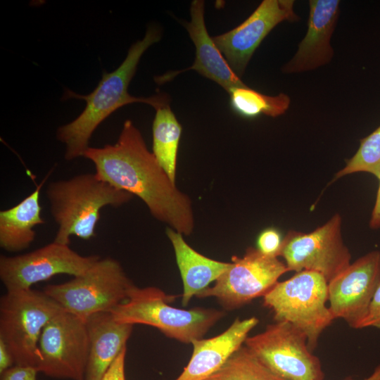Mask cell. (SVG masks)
I'll return each mask as SVG.
<instances>
[{
	"mask_svg": "<svg viewBox=\"0 0 380 380\" xmlns=\"http://www.w3.org/2000/svg\"><path fill=\"white\" fill-rule=\"evenodd\" d=\"M45 177L35 189L17 205L0 211V247L15 253L29 248L34 241V228L44 224L39 196Z\"/></svg>",
	"mask_w": 380,
	"mask_h": 380,
	"instance_id": "obj_20",
	"label": "cell"
},
{
	"mask_svg": "<svg viewBox=\"0 0 380 380\" xmlns=\"http://www.w3.org/2000/svg\"><path fill=\"white\" fill-rule=\"evenodd\" d=\"M182 130V125L169 103L156 109L152 125V153L159 165L175 183Z\"/></svg>",
	"mask_w": 380,
	"mask_h": 380,
	"instance_id": "obj_21",
	"label": "cell"
},
{
	"mask_svg": "<svg viewBox=\"0 0 380 380\" xmlns=\"http://www.w3.org/2000/svg\"><path fill=\"white\" fill-rule=\"evenodd\" d=\"M360 147L335 179L358 172H365L380 179V125L369 135L360 139Z\"/></svg>",
	"mask_w": 380,
	"mask_h": 380,
	"instance_id": "obj_24",
	"label": "cell"
},
{
	"mask_svg": "<svg viewBox=\"0 0 380 380\" xmlns=\"http://www.w3.org/2000/svg\"><path fill=\"white\" fill-rule=\"evenodd\" d=\"M204 1L194 0L190 6L191 20L184 22L196 51L194 63L184 70L170 71L159 77V83L170 81L184 71L195 70L218 84L228 94L234 89L246 86L234 72L207 30L204 19Z\"/></svg>",
	"mask_w": 380,
	"mask_h": 380,
	"instance_id": "obj_16",
	"label": "cell"
},
{
	"mask_svg": "<svg viewBox=\"0 0 380 380\" xmlns=\"http://www.w3.org/2000/svg\"><path fill=\"white\" fill-rule=\"evenodd\" d=\"M127 347L122 350L101 380H126L125 373Z\"/></svg>",
	"mask_w": 380,
	"mask_h": 380,
	"instance_id": "obj_28",
	"label": "cell"
},
{
	"mask_svg": "<svg viewBox=\"0 0 380 380\" xmlns=\"http://www.w3.org/2000/svg\"><path fill=\"white\" fill-rule=\"evenodd\" d=\"M372 229L380 228V190H378L375 204L369 221Z\"/></svg>",
	"mask_w": 380,
	"mask_h": 380,
	"instance_id": "obj_30",
	"label": "cell"
},
{
	"mask_svg": "<svg viewBox=\"0 0 380 380\" xmlns=\"http://www.w3.org/2000/svg\"><path fill=\"white\" fill-rule=\"evenodd\" d=\"M255 317L236 318L224 331L210 338L194 340L191 357L175 380H204L220 369L244 343L258 324Z\"/></svg>",
	"mask_w": 380,
	"mask_h": 380,
	"instance_id": "obj_17",
	"label": "cell"
},
{
	"mask_svg": "<svg viewBox=\"0 0 380 380\" xmlns=\"http://www.w3.org/2000/svg\"><path fill=\"white\" fill-rule=\"evenodd\" d=\"M341 229V218L336 214L310 233L290 231L282 241L279 256L284 258L289 271L316 272L329 282L350 264Z\"/></svg>",
	"mask_w": 380,
	"mask_h": 380,
	"instance_id": "obj_11",
	"label": "cell"
},
{
	"mask_svg": "<svg viewBox=\"0 0 380 380\" xmlns=\"http://www.w3.org/2000/svg\"><path fill=\"white\" fill-rule=\"evenodd\" d=\"M83 157L94 165L99 178L139 197L153 217L183 235L191 234L194 217L189 197L161 167L132 121H125L115 144L89 146Z\"/></svg>",
	"mask_w": 380,
	"mask_h": 380,
	"instance_id": "obj_1",
	"label": "cell"
},
{
	"mask_svg": "<svg viewBox=\"0 0 380 380\" xmlns=\"http://www.w3.org/2000/svg\"><path fill=\"white\" fill-rule=\"evenodd\" d=\"M160 38V27L149 26L144 37L131 46L126 58L115 70L110 72L103 71L101 81L92 92L81 95L65 89L63 99H77L86 102L84 109L74 120L59 127L56 131L57 139L65 146L64 158L66 160L83 157L96 129L118 108L132 103H144L157 109L169 103L165 94L137 97L128 92L129 84L141 57Z\"/></svg>",
	"mask_w": 380,
	"mask_h": 380,
	"instance_id": "obj_2",
	"label": "cell"
},
{
	"mask_svg": "<svg viewBox=\"0 0 380 380\" xmlns=\"http://www.w3.org/2000/svg\"><path fill=\"white\" fill-rule=\"evenodd\" d=\"M85 322L89 336L85 380H101L127 347L134 325L116 321L110 312L93 314Z\"/></svg>",
	"mask_w": 380,
	"mask_h": 380,
	"instance_id": "obj_18",
	"label": "cell"
},
{
	"mask_svg": "<svg viewBox=\"0 0 380 380\" xmlns=\"http://www.w3.org/2000/svg\"><path fill=\"white\" fill-rule=\"evenodd\" d=\"M338 0H310L307 32L293 58L281 71L286 74L315 70L334 56L331 38L339 15Z\"/></svg>",
	"mask_w": 380,
	"mask_h": 380,
	"instance_id": "obj_15",
	"label": "cell"
},
{
	"mask_svg": "<svg viewBox=\"0 0 380 380\" xmlns=\"http://www.w3.org/2000/svg\"><path fill=\"white\" fill-rule=\"evenodd\" d=\"M232 110L241 117L251 118L260 115L275 118L289 107L290 98L284 93L268 96L248 86L236 87L229 93Z\"/></svg>",
	"mask_w": 380,
	"mask_h": 380,
	"instance_id": "obj_22",
	"label": "cell"
},
{
	"mask_svg": "<svg viewBox=\"0 0 380 380\" xmlns=\"http://www.w3.org/2000/svg\"><path fill=\"white\" fill-rule=\"evenodd\" d=\"M289 272L285 263L277 257L263 254L249 247L245 254L234 255L229 267L197 298H215L227 310H235L253 300L263 297Z\"/></svg>",
	"mask_w": 380,
	"mask_h": 380,
	"instance_id": "obj_9",
	"label": "cell"
},
{
	"mask_svg": "<svg viewBox=\"0 0 380 380\" xmlns=\"http://www.w3.org/2000/svg\"><path fill=\"white\" fill-rule=\"evenodd\" d=\"M293 0H264L242 23L213 37L229 66L240 77L265 37L283 21L299 20Z\"/></svg>",
	"mask_w": 380,
	"mask_h": 380,
	"instance_id": "obj_14",
	"label": "cell"
},
{
	"mask_svg": "<svg viewBox=\"0 0 380 380\" xmlns=\"http://www.w3.org/2000/svg\"><path fill=\"white\" fill-rule=\"evenodd\" d=\"M15 365L13 357L5 341L0 338V374Z\"/></svg>",
	"mask_w": 380,
	"mask_h": 380,
	"instance_id": "obj_29",
	"label": "cell"
},
{
	"mask_svg": "<svg viewBox=\"0 0 380 380\" xmlns=\"http://www.w3.org/2000/svg\"><path fill=\"white\" fill-rule=\"evenodd\" d=\"M175 296L161 289L134 285L127 299L110 311L121 323L153 327L166 336L181 343H191L203 338L224 312L213 308L181 309L170 305Z\"/></svg>",
	"mask_w": 380,
	"mask_h": 380,
	"instance_id": "obj_4",
	"label": "cell"
},
{
	"mask_svg": "<svg viewBox=\"0 0 380 380\" xmlns=\"http://www.w3.org/2000/svg\"><path fill=\"white\" fill-rule=\"evenodd\" d=\"M344 380H355L351 378H346ZM363 380H380V365H379L373 371V372Z\"/></svg>",
	"mask_w": 380,
	"mask_h": 380,
	"instance_id": "obj_31",
	"label": "cell"
},
{
	"mask_svg": "<svg viewBox=\"0 0 380 380\" xmlns=\"http://www.w3.org/2000/svg\"><path fill=\"white\" fill-rule=\"evenodd\" d=\"M34 367L13 365L1 374L0 380H37Z\"/></svg>",
	"mask_w": 380,
	"mask_h": 380,
	"instance_id": "obj_26",
	"label": "cell"
},
{
	"mask_svg": "<svg viewBox=\"0 0 380 380\" xmlns=\"http://www.w3.org/2000/svg\"><path fill=\"white\" fill-rule=\"evenodd\" d=\"M166 234L175 254L183 283L182 303L186 306L193 296L198 295L215 281L230 266L231 262L213 260L193 249L183 234L167 227Z\"/></svg>",
	"mask_w": 380,
	"mask_h": 380,
	"instance_id": "obj_19",
	"label": "cell"
},
{
	"mask_svg": "<svg viewBox=\"0 0 380 380\" xmlns=\"http://www.w3.org/2000/svg\"><path fill=\"white\" fill-rule=\"evenodd\" d=\"M244 346L272 373L284 380H324L320 360L312 353L307 336L286 322H275Z\"/></svg>",
	"mask_w": 380,
	"mask_h": 380,
	"instance_id": "obj_8",
	"label": "cell"
},
{
	"mask_svg": "<svg viewBox=\"0 0 380 380\" xmlns=\"http://www.w3.org/2000/svg\"><path fill=\"white\" fill-rule=\"evenodd\" d=\"M379 285L380 251H374L350 263L328 282L329 308L334 318L360 329Z\"/></svg>",
	"mask_w": 380,
	"mask_h": 380,
	"instance_id": "obj_13",
	"label": "cell"
},
{
	"mask_svg": "<svg viewBox=\"0 0 380 380\" xmlns=\"http://www.w3.org/2000/svg\"><path fill=\"white\" fill-rule=\"evenodd\" d=\"M379 181H380V179H379ZM378 190H380V184H379V189H378Z\"/></svg>",
	"mask_w": 380,
	"mask_h": 380,
	"instance_id": "obj_32",
	"label": "cell"
},
{
	"mask_svg": "<svg viewBox=\"0 0 380 380\" xmlns=\"http://www.w3.org/2000/svg\"><path fill=\"white\" fill-rule=\"evenodd\" d=\"M88 356L85 320L63 310L42 332L35 368L54 379L85 380Z\"/></svg>",
	"mask_w": 380,
	"mask_h": 380,
	"instance_id": "obj_10",
	"label": "cell"
},
{
	"mask_svg": "<svg viewBox=\"0 0 380 380\" xmlns=\"http://www.w3.org/2000/svg\"><path fill=\"white\" fill-rule=\"evenodd\" d=\"M134 285L121 264L107 257L101 258L84 273L68 281L46 285L43 291L64 310L86 320L93 314L110 312L125 301Z\"/></svg>",
	"mask_w": 380,
	"mask_h": 380,
	"instance_id": "obj_6",
	"label": "cell"
},
{
	"mask_svg": "<svg viewBox=\"0 0 380 380\" xmlns=\"http://www.w3.org/2000/svg\"><path fill=\"white\" fill-rule=\"evenodd\" d=\"M101 257L84 256L68 245L53 241L30 253L0 256V279L6 291L31 289L58 274L73 277L84 273Z\"/></svg>",
	"mask_w": 380,
	"mask_h": 380,
	"instance_id": "obj_12",
	"label": "cell"
},
{
	"mask_svg": "<svg viewBox=\"0 0 380 380\" xmlns=\"http://www.w3.org/2000/svg\"><path fill=\"white\" fill-rule=\"evenodd\" d=\"M51 214L58 225L53 241L70 245V237L89 240L106 206L118 208L133 198L103 181L95 173H84L50 182L46 189Z\"/></svg>",
	"mask_w": 380,
	"mask_h": 380,
	"instance_id": "obj_3",
	"label": "cell"
},
{
	"mask_svg": "<svg viewBox=\"0 0 380 380\" xmlns=\"http://www.w3.org/2000/svg\"><path fill=\"white\" fill-rule=\"evenodd\" d=\"M204 380H284L242 346L214 374Z\"/></svg>",
	"mask_w": 380,
	"mask_h": 380,
	"instance_id": "obj_23",
	"label": "cell"
},
{
	"mask_svg": "<svg viewBox=\"0 0 380 380\" xmlns=\"http://www.w3.org/2000/svg\"><path fill=\"white\" fill-rule=\"evenodd\" d=\"M368 327L380 329V285L374 293L367 313L362 322L360 329Z\"/></svg>",
	"mask_w": 380,
	"mask_h": 380,
	"instance_id": "obj_27",
	"label": "cell"
},
{
	"mask_svg": "<svg viewBox=\"0 0 380 380\" xmlns=\"http://www.w3.org/2000/svg\"><path fill=\"white\" fill-rule=\"evenodd\" d=\"M63 308L44 291H6L0 298V338L15 365L36 366L38 343L45 326Z\"/></svg>",
	"mask_w": 380,
	"mask_h": 380,
	"instance_id": "obj_7",
	"label": "cell"
},
{
	"mask_svg": "<svg viewBox=\"0 0 380 380\" xmlns=\"http://www.w3.org/2000/svg\"><path fill=\"white\" fill-rule=\"evenodd\" d=\"M262 298L275 322H289L302 331L312 351L320 334L335 319L326 306L328 282L316 272H296L290 279L278 281Z\"/></svg>",
	"mask_w": 380,
	"mask_h": 380,
	"instance_id": "obj_5",
	"label": "cell"
},
{
	"mask_svg": "<svg viewBox=\"0 0 380 380\" xmlns=\"http://www.w3.org/2000/svg\"><path fill=\"white\" fill-rule=\"evenodd\" d=\"M282 241L279 232L274 228H267L262 231L258 237V249L263 254L278 257L281 248Z\"/></svg>",
	"mask_w": 380,
	"mask_h": 380,
	"instance_id": "obj_25",
	"label": "cell"
}]
</instances>
